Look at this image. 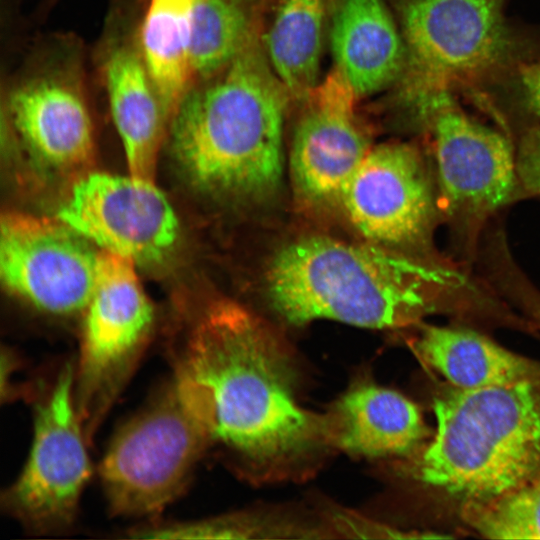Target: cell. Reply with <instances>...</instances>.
Here are the masks:
<instances>
[{
    "label": "cell",
    "mask_w": 540,
    "mask_h": 540,
    "mask_svg": "<svg viewBox=\"0 0 540 540\" xmlns=\"http://www.w3.org/2000/svg\"><path fill=\"white\" fill-rule=\"evenodd\" d=\"M497 274L503 289L519 303L540 329V291L525 277L511 258L500 264Z\"/></svg>",
    "instance_id": "cell-23"
},
{
    "label": "cell",
    "mask_w": 540,
    "mask_h": 540,
    "mask_svg": "<svg viewBox=\"0 0 540 540\" xmlns=\"http://www.w3.org/2000/svg\"><path fill=\"white\" fill-rule=\"evenodd\" d=\"M264 286L270 306L290 324L329 319L394 329L418 324L468 283L451 268L399 250L309 235L272 254Z\"/></svg>",
    "instance_id": "cell-2"
},
{
    "label": "cell",
    "mask_w": 540,
    "mask_h": 540,
    "mask_svg": "<svg viewBox=\"0 0 540 540\" xmlns=\"http://www.w3.org/2000/svg\"><path fill=\"white\" fill-rule=\"evenodd\" d=\"M14 131L33 162L58 175L85 167L93 155V126L80 89L60 76L43 75L10 93Z\"/></svg>",
    "instance_id": "cell-14"
},
{
    "label": "cell",
    "mask_w": 540,
    "mask_h": 540,
    "mask_svg": "<svg viewBox=\"0 0 540 540\" xmlns=\"http://www.w3.org/2000/svg\"><path fill=\"white\" fill-rule=\"evenodd\" d=\"M100 253L66 223L20 212L1 219L0 273L9 290L40 311H85Z\"/></svg>",
    "instance_id": "cell-11"
},
{
    "label": "cell",
    "mask_w": 540,
    "mask_h": 540,
    "mask_svg": "<svg viewBox=\"0 0 540 540\" xmlns=\"http://www.w3.org/2000/svg\"><path fill=\"white\" fill-rule=\"evenodd\" d=\"M339 204L365 241L399 251L429 244L440 207L420 152L400 142L372 146Z\"/></svg>",
    "instance_id": "cell-10"
},
{
    "label": "cell",
    "mask_w": 540,
    "mask_h": 540,
    "mask_svg": "<svg viewBox=\"0 0 540 540\" xmlns=\"http://www.w3.org/2000/svg\"><path fill=\"white\" fill-rule=\"evenodd\" d=\"M331 46L336 68L358 98L386 88L404 72V39L383 0H338Z\"/></svg>",
    "instance_id": "cell-16"
},
{
    "label": "cell",
    "mask_w": 540,
    "mask_h": 540,
    "mask_svg": "<svg viewBox=\"0 0 540 540\" xmlns=\"http://www.w3.org/2000/svg\"><path fill=\"white\" fill-rule=\"evenodd\" d=\"M436 429L418 479L464 503L491 499L540 477V379L435 398Z\"/></svg>",
    "instance_id": "cell-4"
},
{
    "label": "cell",
    "mask_w": 540,
    "mask_h": 540,
    "mask_svg": "<svg viewBox=\"0 0 540 540\" xmlns=\"http://www.w3.org/2000/svg\"><path fill=\"white\" fill-rule=\"evenodd\" d=\"M519 79L525 104L540 115V62L521 66Z\"/></svg>",
    "instance_id": "cell-25"
},
{
    "label": "cell",
    "mask_w": 540,
    "mask_h": 540,
    "mask_svg": "<svg viewBox=\"0 0 540 540\" xmlns=\"http://www.w3.org/2000/svg\"><path fill=\"white\" fill-rule=\"evenodd\" d=\"M328 0H281L268 29L265 55L289 96L305 100L318 85Z\"/></svg>",
    "instance_id": "cell-19"
},
{
    "label": "cell",
    "mask_w": 540,
    "mask_h": 540,
    "mask_svg": "<svg viewBox=\"0 0 540 540\" xmlns=\"http://www.w3.org/2000/svg\"><path fill=\"white\" fill-rule=\"evenodd\" d=\"M195 0H150L142 26L146 69L171 118L192 75L190 38Z\"/></svg>",
    "instance_id": "cell-20"
},
{
    "label": "cell",
    "mask_w": 540,
    "mask_h": 540,
    "mask_svg": "<svg viewBox=\"0 0 540 540\" xmlns=\"http://www.w3.org/2000/svg\"><path fill=\"white\" fill-rule=\"evenodd\" d=\"M465 523L489 539H540V477L480 502L464 503Z\"/></svg>",
    "instance_id": "cell-22"
},
{
    "label": "cell",
    "mask_w": 540,
    "mask_h": 540,
    "mask_svg": "<svg viewBox=\"0 0 540 540\" xmlns=\"http://www.w3.org/2000/svg\"><path fill=\"white\" fill-rule=\"evenodd\" d=\"M213 439L205 397L173 375L152 402L118 430L101 461L111 513L141 517L161 512L183 492Z\"/></svg>",
    "instance_id": "cell-5"
},
{
    "label": "cell",
    "mask_w": 540,
    "mask_h": 540,
    "mask_svg": "<svg viewBox=\"0 0 540 540\" xmlns=\"http://www.w3.org/2000/svg\"><path fill=\"white\" fill-rule=\"evenodd\" d=\"M516 159L519 183L540 196V125L522 136Z\"/></svg>",
    "instance_id": "cell-24"
},
{
    "label": "cell",
    "mask_w": 540,
    "mask_h": 540,
    "mask_svg": "<svg viewBox=\"0 0 540 540\" xmlns=\"http://www.w3.org/2000/svg\"><path fill=\"white\" fill-rule=\"evenodd\" d=\"M400 19L404 96L412 105L492 76L521 52L504 0H402Z\"/></svg>",
    "instance_id": "cell-6"
},
{
    "label": "cell",
    "mask_w": 540,
    "mask_h": 540,
    "mask_svg": "<svg viewBox=\"0 0 540 540\" xmlns=\"http://www.w3.org/2000/svg\"><path fill=\"white\" fill-rule=\"evenodd\" d=\"M414 108L431 134L439 206L448 216L478 224L511 200L519 183L517 159L502 133L473 120L448 91Z\"/></svg>",
    "instance_id": "cell-9"
},
{
    "label": "cell",
    "mask_w": 540,
    "mask_h": 540,
    "mask_svg": "<svg viewBox=\"0 0 540 540\" xmlns=\"http://www.w3.org/2000/svg\"><path fill=\"white\" fill-rule=\"evenodd\" d=\"M418 354L458 390H475L540 379V365L471 329L423 325Z\"/></svg>",
    "instance_id": "cell-18"
},
{
    "label": "cell",
    "mask_w": 540,
    "mask_h": 540,
    "mask_svg": "<svg viewBox=\"0 0 540 540\" xmlns=\"http://www.w3.org/2000/svg\"><path fill=\"white\" fill-rule=\"evenodd\" d=\"M254 38L241 0H195L192 10L190 66L207 79L228 67Z\"/></svg>",
    "instance_id": "cell-21"
},
{
    "label": "cell",
    "mask_w": 540,
    "mask_h": 540,
    "mask_svg": "<svg viewBox=\"0 0 540 540\" xmlns=\"http://www.w3.org/2000/svg\"><path fill=\"white\" fill-rule=\"evenodd\" d=\"M57 218L102 251L152 264L163 260L179 235L176 214L154 180L90 173L60 205Z\"/></svg>",
    "instance_id": "cell-12"
},
{
    "label": "cell",
    "mask_w": 540,
    "mask_h": 540,
    "mask_svg": "<svg viewBox=\"0 0 540 540\" xmlns=\"http://www.w3.org/2000/svg\"><path fill=\"white\" fill-rule=\"evenodd\" d=\"M180 332L169 349L173 374L203 393L214 439L262 467L288 464L328 444L324 415L298 403L288 355L252 311L216 300Z\"/></svg>",
    "instance_id": "cell-1"
},
{
    "label": "cell",
    "mask_w": 540,
    "mask_h": 540,
    "mask_svg": "<svg viewBox=\"0 0 540 540\" xmlns=\"http://www.w3.org/2000/svg\"><path fill=\"white\" fill-rule=\"evenodd\" d=\"M134 266L128 258L100 252L74 379L76 412L88 431L98 430L127 385L153 324L154 310Z\"/></svg>",
    "instance_id": "cell-7"
},
{
    "label": "cell",
    "mask_w": 540,
    "mask_h": 540,
    "mask_svg": "<svg viewBox=\"0 0 540 540\" xmlns=\"http://www.w3.org/2000/svg\"><path fill=\"white\" fill-rule=\"evenodd\" d=\"M74 379L75 367L66 363L36 402L28 459L1 499L10 516L39 534L62 532L74 523L91 472Z\"/></svg>",
    "instance_id": "cell-8"
},
{
    "label": "cell",
    "mask_w": 540,
    "mask_h": 540,
    "mask_svg": "<svg viewBox=\"0 0 540 540\" xmlns=\"http://www.w3.org/2000/svg\"><path fill=\"white\" fill-rule=\"evenodd\" d=\"M324 418L328 444L366 457L407 454L426 434L415 403L370 382L350 388Z\"/></svg>",
    "instance_id": "cell-15"
},
{
    "label": "cell",
    "mask_w": 540,
    "mask_h": 540,
    "mask_svg": "<svg viewBox=\"0 0 540 540\" xmlns=\"http://www.w3.org/2000/svg\"><path fill=\"white\" fill-rule=\"evenodd\" d=\"M288 96L255 38L206 84L188 89L169 132L172 156L187 182L225 202L272 196L284 170Z\"/></svg>",
    "instance_id": "cell-3"
},
{
    "label": "cell",
    "mask_w": 540,
    "mask_h": 540,
    "mask_svg": "<svg viewBox=\"0 0 540 540\" xmlns=\"http://www.w3.org/2000/svg\"><path fill=\"white\" fill-rule=\"evenodd\" d=\"M105 78L129 173L154 180L160 145L170 118L144 61L130 48H118L108 58Z\"/></svg>",
    "instance_id": "cell-17"
},
{
    "label": "cell",
    "mask_w": 540,
    "mask_h": 540,
    "mask_svg": "<svg viewBox=\"0 0 540 540\" xmlns=\"http://www.w3.org/2000/svg\"><path fill=\"white\" fill-rule=\"evenodd\" d=\"M357 98L335 67L305 99L289 170L295 197L307 207L339 204L345 183L372 148L356 114Z\"/></svg>",
    "instance_id": "cell-13"
}]
</instances>
